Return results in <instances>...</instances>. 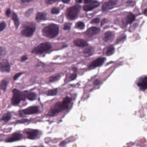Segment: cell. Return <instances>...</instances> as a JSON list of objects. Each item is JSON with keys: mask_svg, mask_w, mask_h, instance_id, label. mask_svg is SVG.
I'll return each instance as SVG.
<instances>
[{"mask_svg": "<svg viewBox=\"0 0 147 147\" xmlns=\"http://www.w3.org/2000/svg\"><path fill=\"white\" fill-rule=\"evenodd\" d=\"M24 73H22V72H20V73H18V74H15V75L13 76V80L15 81L16 80H17V79L20 77V76H21L22 75H23L24 74Z\"/></svg>", "mask_w": 147, "mask_h": 147, "instance_id": "e575fe53", "label": "cell"}, {"mask_svg": "<svg viewBox=\"0 0 147 147\" xmlns=\"http://www.w3.org/2000/svg\"><path fill=\"white\" fill-rule=\"evenodd\" d=\"M108 20H107V19H104L102 20V21H101V23H100V26H103L105 24L108 23Z\"/></svg>", "mask_w": 147, "mask_h": 147, "instance_id": "f35d334b", "label": "cell"}, {"mask_svg": "<svg viewBox=\"0 0 147 147\" xmlns=\"http://www.w3.org/2000/svg\"><path fill=\"white\" fill-rule=\"evenodd\" d=\"M144 14L145 16H147V9H145L144 11Z\"/></svg>", "mask_w": 147, "mask_h": 147, "instance_id": "c3c4849f", "label": "cell"}, {"mask_svg": "<svg viewBox=\"0 0 147 147\" xmlns=\"http://www.w3.org/2000/svg\"><path fill=\"white\" fill-rule=\"evenodd\" d=\"M138 86L142 90L147 89V77H143L138 82Z\"/></svg>", "mask_w": 147, "mask_h": 147, "instance_id": "e0dca14e", "label": "cell"}, {"mask_svg": "<svg viewBox=\"0 0 147 147\" xmlns=\"http://www.w3.org/2000/svg\"><path fill=\"white\" fill-rule=\"evenodd\" d=\"M12 19L14 22V24L16 26V30H18L20 26L19 20L18 15L14 12H13L12 14Z\"/></svg>", "mask_w": 147, "mask_h": 147, "instance_id": "d6986e66", "label": "cell"}, {"mask_svg": "<svg viewBox=\"0 0 147 147\" xmlns=\"http://www.w3.org/2000/svg\"><path fill=\"white\" fill-rule=\"evenodd\" d=\"M71 24L66 23L64 24L63 29L64 30H69L71 29Z\"/></svg>", "mask_w": 147, "mask_h": 147, "instance_id": "d6a6232c", "label": "cell"}, {"mask_svg": "<svg viewBox=\"0 0 147 147\" xmlns=\"http://www.w3.org/2000/svg\"><path fill=\"white\" fill-rule=\"evenodd\" d=\"M0 70L2 73H9L11 71V66L8 60L3 59L0 63Z\"/></svg>", "mask_w": 147, "mask_h": 147, "instance_id": "9c48e42d", "label": "cell"}, {"mask_svg": "<svg viewBox=\"0 0 147 147\" xmlns=\"http://www.w3.org/2000/svg\"><path fill=\"white\" fill-rule=\"evenodd\" d=\"M80 6L79 5H75L74 6L70 7L67 9L66 16L67 18L69 20H74L77 18L80 12Z\"/></svg>", "mask_w": 147, "mask_h": 147, "instance_id": "8992f818", "label": "cell"}, {"mask_svg": "<svg viewBox=\"0 0 147 147\" xmlns=\"http://www.w3.org/2000/svg\"><path fill=\"white\" fill-rule=\"evenodd\" d=\"M12 116L11 115V113H5L2 116L1 118V120H3V121L5 122H7L11 120V119Z\"/></svg>", "mask_w": 147, "mask_h": 147, "instance_id": "44dd1931", "label": "cell"}, {"mask_svg": "<svg viewBox=\"0 0 147 147\" xmlns=\"http://www.w3.org/2000/svg\"><path fill=\"white\" fill-rule=\"evenodd\" d=\"M85 24L82 21H78L75 24V28L79 30H83L85 28Z\"/></svg>", "mask_w": 147, "mask_h": 147, "instance_id": "484cf974", "label": "cell"}, {"mask_svg": "<svg viewBox=\"0 0 147 147\" xmlns=\"http://www.w3.org/2000/svg\"><path fill=\"white\" fill-rule=\"evenodd\" d=\"M77 75L76 73H74V74H72L70 75V76H69V79H70V80L73 81L74 80H75L76 79V78H77Z\"/></svg>", "mask_w": 147, "mask_h": 147, "instance_id": "836d02e7", "label": "cell"}, {"mask_svg": "<svg viewBox=\"0 0 147 147\" xmlns=\"http://www.w3.org/2000/svg\"><path fill=\"white\" fill-rule=\"evenodd\" d=\"M59 32V27L57 25L54 24L45 26L42 30L43 36L49 38L56 37L58 35Z\"/></svg>", "mask_w": 147, "mask_h": 147, "instance_id": "7a4b0ae2", "label": "cell"}, {"mask_svg": "<svg viewBox=\"0 0 147 147\" xmlns=\"http://www.w3.org/2000/svg\"><path fill=\"white\" fill-rule=\"evenodd\" d=\"M93 1L92 0H85L84 1V4H89L92 3Z\"/></svg>", "mask_w": 147, "mask_h": 147, "instance_id": "b9f144b4", "label": "cell"}, {"mask_svg": "<svg viewBox=\"0 0 147 147\" xmlns=\"http://www.w3.org/2000/svg\"><path fill=\"white\" fill-rule=\"evenodd\" d=\"M117 1H109L105 2L102 5V10L103 11H106L110 9H112L117 5Z\"/></svg>", "mask_w": 147, "mask_h": 147, "instance_id": "8fae6325", "label": "cell"}, {"mask_svg": "<svg viewBox=\"0 0 147 147\" xmlns=\"http://www.w3.org/2000/svg\"><path fill=\"white\" fill-rule=\"evenodd\" d=\"M6 26V24L5 22H4V21L1 22V24H0V31H3L5 29Z\"/></svg>", "mask_w": 147, "mask_h": 147, "instance_id": "1f68e13d", "label": "cell"}, {"mask_svg": "<svg viewBox=\"0 0 147 147\" xmlns=\"http://www.w3.org/2000/svg\"><path fill=\"white\" fill-rule=\"evenodd\" d=\"M72 70L74 71V73H76V72H77V70H78V69L76 67H74L72 68Z\"/></svg>", "mask_w": 147, "mask_h": 147, "instance_id": "f6af8a7d", "label": "cell"}, {"mask_svg": "<svg viewBox=\"0 0 147 147\" xmlns=\"http://www.w3.org/2000/svg\"><path fill=\"white\" fill-rule=\"evenodd\" d=\"M106 60V59L105 57H100V58H97L89 65L88 68L89 69H92L94 68L100 67L101 65H103Z\"/></svg>", "mask_w": 147, "mask_h": 147, "instance_id": "30bf717a", "label": "cell"}, {"mask_svg": "<svg viewBox=\"0 0 147 147\" xmlns=\"http://www.w3.org/2000/svg\"><path fill=\"white\" fill-rule=\"evenodd\" d=\"M70 1H62V2H63V3H65V4H69V2H70Z\"/></svg>", "mask_w": 147, "mask_h": 147, "instance_id": "7dc6e473", "label": "cell"}, {"mask_svg": "<svg viewBox=\"0 0 147 147\" xmlns=\"http://www.w3.org/2000/svg\"><path fill=\"white\" fill-rule=\"evenodd\" d=\"M58 1H54V0H49V1H45V2L48 5H52L55 2H58Z\"/></svg>", "mask_w": 147, "mask_h": 147, "instance_id": "8d00e7d4", "label": "cell"}, {"mask_svg": "<svg viewBox=\"0 0 147 147\" xmlns=\"http://www.w3.org/2000/svg\"><path fill=\"white\" fill-rule=\"evenodd\" d=\"M12 92L13 95L11 99L12 104L13 105H18L21 101L25 100L28 92L27 91L22 92L15 88L13 90Z\"/></svg>", "mask_w": 147, "mask_h": 147, "instance_id": "3957f363", "label": "cell"}, {"mask_svg": "<svg viewBox=\"0 0 147 147\" xmlns=\"http://www.w3.org/2000/svg\"><path fill=\"white\" fill-rule=\"evenodd\" d=\"M27 98L29 100L31 101L36 100L37 98V95L36 93L31 92L27 94Z\"/></svg>", "mask_w": 147, "mask_h": 147, "instance_id": "cb8c5ba5", "label": "cell"}, {"mask_svg": "<svg viewBox=\"0 0 147 147\" xmlns=\"http://www.w3.org/2000/svg\"><path fill=\"white\" fill-rule=\"evenodd\" d=\"M100 19L99 18H96L94 19L91 21V24H98L99 23Z\"/></svg>", "mask_w": 147, "mask_h": 147, "instance_id": "d590c367", "label": "cell"}, {"mask_svg": "<svg viewBox=\"0 0 147 147\" xmlns=\"http://www.w3.org/2000/svg\"><path fill=\"white\" fill-rule=\"evenodd\" d=\"M71 98L68 96L65 97L63 99L62 102H57L51 107L50 111L49 114L51 115H55L67 109L71 103Z\"/></svg>", "mask_w": 147, "mask_h": 147, "instance_id": "6da1fadb", "label": "cell"}, {"mask_svg": "<svg viewBox=\"0 0 147 147\" xmlns=\"http://www.w3.org/2000/svg\"><path fill=\"white\" fill-rule=\"evenodd\" d=\"M47 19V14L45 12H38L36 14V20L38 22L45 20Z\"/></svg>", "mask_w": 147, "mask_h": 147, "instance_id": "ac0fdd59", "label": "cell"}, {"mask_svg": "<svg viewBox=\"0 0 147 147\" xmlns=\"http://www.w3.org/2000/svg\"><path fill=\"white\" fill-rule=\"evenodd\" d=\"M26 147V146H16V147Z\"/></svg>", "mask_w": 147, "mask_h": 147, "instance_id": "f907efd6", "label": "cell"}, {"mask_svg": "<svg viewBox=\"0 0 147 147\" xmlns=\"http://www.w3.org/2000/svg\"><path fill=\"white\" fill-rule=\"evenodd\" d=\"M28 57L26 55H24L21 57V61L22 62L25 61H26L28 60Z\"/></svg>", "mask_w": 147, "mask_h": 147, "instance_id": "60d3db41", "label": "cell"}, {"mask_svg": "<svg viewBox=\"0 0 147 147\" xmlns=\"http://www.w3.org/2000/svg\"><path fill=\"white\" fill-rule=\"evenodd\" d=\"M11 9L8 8V9L6 11V15L7 17L9 18L10 16H11Z\"/></svg>", "mask_w": 147, "mask_h": 147, "instance_id": "ab89813d", "label": "cell"}, {"mask_svg": "<svg viewBox=\"0 0 147 147\" xmlns=\"http://www.w3.org/2000/svg\"><path fill=\"white\" fill-rule=\"evenodd\" d=\"M57 88L51 89L48 91L47 93V95L48 96H55L57 94Z\"/></svg>", "mask_w": 147, "mask_h": 147, "instance_id": "83f0119b", "label": "cell"}, {"mask_svg": "<svg viewBox=\"0 0 147 147\" xmlns=\"http://www.w3.org/2000/svg\"><path fill=\"white\" fill-rule=\"evenodd\" d=\"M25 132L27 135V138L31 140L38 139L42 134L40 131L33 129H27L26 130Z\"/></svg>", "mask_w": 147, "mask_h": 147, "instance_id": "52a82bcc", "label": "cell"}, {"mask_svg": "<svg viewBox=\"0 0 147 147\" xmlns=\"http://www.w3.org/2000/svg\"><path fill=\"white\" fill-rule=\"evenodd\" d=\"M34 9L33 8H30L29 10H27L25 13V15L26 17H29L32 14V13L33 12Z\"/></svg>", "mask_w": 147, "mask_h": 147, "instance_id": "f546056e", "label": "cell"}, {"mask_svg": "<svg viewBox=\"0 0 147 147\" xmlns=\"http://www.w3.org/2000/svg\"><path fill=\"white\" fill-rule=\"evenodd\" d=\"M23 138V135L19 132H15L11 137L8 138L6 140L7 142H13L16 141H20Z\"/></svg>", "mask_w": 147, "mask_h": 147, "instance_id": "7c38bea8", "label": "cell"}, {"mask_svg": "<svg viewBox=\"0 0 147 147\" xmlns=\"http://www.w3.org/2000/svg\"><path fill=\"white\" fill-rule=\"evenodd\" d=\"M7 85H8V82L6 80H1V85H0V88L1 90H3L4 91H6L7 87Z\"/></svg>", "mask_w": 147, "mask_h": 147, "instance_id": "d4e9b609", "label": "cell"}, {"mask_svg": "<svg viewBox=\"0 0 147 147\" xmlns=\"http://www.w3.org/2000/svg\"><path fill=\"white\" fill-rule=\"evenodd\" d=\"M94 48L92 47H89V48H86L83 51V53L84 55L86 56H91L92 55L93 52L94 51Z\"/></svg>", "mask_w": 147, "mask_h": 147, "instance_id": "603a6c76", "label": "cell"}, {"mask_svg": "<svg viewBox=\"0 0 147 147\" xmlns=\"http://www.w3.org/2000/svg\"><path fill=\"white\" fill-rule=\"evenodd\" d=\"M74 43L75 45L80 48L86 47L88 45L87 42H86L84 39H81V38H76L74 40Z\"/></svg>", "mask_w": 147, "mask_h": 147, "instance_id": "2e32d148", "label": "cell"}, {"mask_svg": "<svg viewBox=\"0 0 147 147\" xmlns=\"http://www.w3.org/2000/svg\"><path fill=\"white\" fill-rule=\"evenodd\" d=\"M66 144L67 143L65 142V141H63V142H61V143L60 144V146H62V147H63V146H64L65 145H66Z\"/></svg>", "mask_w": 147, "mask_h": 147, "instance_id": "bcb514c9", "label": "cell"}, {"mask_svg": "<svg viewBox=\"0 0 147 147\" xmlns=\"http://www.w3.org/2000/svg\"><path fill=\"white\" fill-rule=\"evenodd\" d=\"M31 1H31V0H22L21 2L22 4H24V3H29V2H31Z\"/></svg>", "mask_w": 147, "mask_h": 147, "instance_id": "7bdbcfd3", "label": "cell"}, {"mask_svg": "<svg viewBox=\"0 0 147 147\" xmlns=\"http://www.w3.org/2000/svg\"><path fill=\"white\" fill-rule=\"evenodd\" d=\"M61 76L60 74H57L51 76L49 78V82H53L57 81L58 80H60V78H61Z\"/></svg>", "mask_w": 147, "mask_h": 147, "instance_id": "7402d4cb", "label": "cell"}, {"mask_svg": "<svg viewBox=\"0 0 147 147\" xmlns=\"http://www.w3.org/2000/svg\"><path fill=\"white\" fill-rule=\"evenodd\" d=\"M126 38V36L125 35L123 34V35H121V36L119 37L117 39V41H116V44L119 43L121 42H123L125 39Z\"/></svg>", "mask_w": 147, "mask_h": 147, "instance_id": "f1b7e54d", "label": "cell"}, {"mask_svg": "<svg viewBox=\"0 0 147 147\" xmlns=\"http://www.w3.org/2000/svg\"><path fill=\"white\" fill-rule=\"evenodd\" d=\"M101 83V82L98 80V79H96V80H94V81L93 82V84L94 86H98Z\"/></svg>", "mask_w": 147, "mask_h": 147, "instance_id": "74e56055", "label": "cell"}, {"mask_svg": "<svg viewBox=\"0 0 147 147\" xmlns=\"http://www.w3.org/2000/svg\"><path fill=\"white\" fill-rule=\"evenodd\" d=\"M60 9L57 7H53L51 9V12L53 14H57L60 13Z\"/></svg>", "mask_w": 147, "mask_h": 147, "instance_id": "4dcf8cb0", "label": "cell"}, {"mask_svg": "<svg viewBox=\"0 0 147 147\" xmlns=\"http://www.w3.org/2000/svg\"><path fill=\"white\" fill-rule=\"evenodd\" d=\"M24 29L21 31V34L26 37H30L35 33L36 24L33 22H26L23 25Z\"/></svg>", "mask_w": 147, "mask_h": 147, "instance_id": "277c9868", "label": "cell"}, {"mask_svg": "<svg viewBox=\"0 0 147 147\" xmlns=\"http://www.w3.org/2000/svg\"><path fill=\"white\" fill-rule=\"evenodd\" d=\"M135 18L136 17L133 13H129L127 15V17H126V20L127 24H131L135 20Z\"/></svg>", "mask_w": 147, "mask_h": 147, "instance_id": "ffe728a7", "label": "cell"}, {"mask_svg": "<svg viewBox=\"0 0 147 147\" xmlns=\"http://www.w3.org/2000/svg\"><path fill=\"white\" fill-rule=\"evenodd\" d=\"M100 31V29L97 27H91L87 30L86 35L88 38H91L98 34Z\"/></svg>", "mask_w": 147, "mask_h": 147, "instance_id": "5bb4252c", "label": "cell"}, {"mask_svg": "<svg viewBox=\"0 0 147 147\" xmlns=\"http://www.w3.org/2000/svg\"><path fill=\"white\" fill-rule=\"evenodd\" d=\"M39 111V107L38 106H31L24 110H20L19 111V114L20 116L24 115H30L36 114Z\"/></svg>", "mask_w": 147, "mask_h": 147, "instance_id": "ba28073f", "label": "cell"}, {"mask_svg": "<svg viewBox=\"0 0 147 147\" xmlns=\"http://www.w3.org/2000/svg\"><path fill=\"white\" fill-rule=\"evenodd\" d=\"M28 120L27 119H22L21 120H20L18 122V123H25L26 122H28Z\"/></svg>", "mask_w": 147, "mask_h": 147, "instance_id": "ee69618b", "label": "cell"}, {"mask_svg": "<svg viewBox=\"0 0 147 147\" xmlns=\"http://www.w3.org/2000/svg\"><path fill=\"white\" fill-rule=\"evenodd\" d=\"M100 6V3L97 1H93L92 3L86 5L83 7V10L85 11H89L97 8Z\"/></svg>", "mask_w": 147, "mask_h": 147, "instance_id": "4fadbf2b", "label": "cell"}, {"mask_svg": "<svg viewBox=\"0 0 147 147\" xmlns=\"http://www.w3.org/2000/svg\"><path fill=\"white\" fill-rule=\"evenodd\" d=\"M115 52V49L113 46H109L107 51L106 55L107 56H111L113 55Z\"/></svg>", "mask_w": 147, "mask_h": 147, "instance_id": "4316f807", "label": "cell"}, {"mask_svg": "<svg viewBox=\"0 0 147 147\" xmlns=\"http://www.w3.org/2000/svg\"><path fill=\"white\" fill-rule=\"evenodd\" d=\"M114 38L115 34L114 32L111 31H107L105 33L103 39L105 42H112L114 39Z\"/></svg>", "mask_w": 147, "mask_h": 147, "instance_id": "9a60e30c", "label": "cell"}, {"mask_svg": "<svg viewBox=\"0 0 147 147\" xmlns=\"http://www.w3.org/2000/svg\"><path fill=\"white\" fill-rule=\"evenodd\" d=\"M76 2L78 4H81V3H82V0H81V1H76Z\"/></svg>", "mask_w": 147, "mask_h": 147, "instance_id": "681fc988", "label": "cell"}, {"mask_svg": "<svg viewBox=\"0 0 147 147\" xmlns=\"http://www.w3.org/2000/svg\"><path fill=\"white\" fill-rule=\"evenodd\" d=\"M51 48V45L49 42H44L39 44L38 46L34 48L32 53L37 55H42L48 52Z\"/></svg>", "mask_w": 147, "mask_h": 147, "instance_id": "5b68a950", "label": "cell"}]
</instances>
